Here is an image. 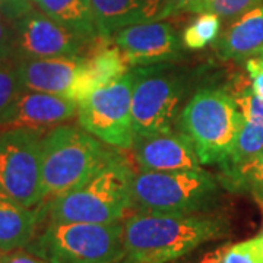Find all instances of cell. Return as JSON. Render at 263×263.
Returning a JSON list of instances; mask_svg holds the SVG:
<instances>
[{"mask_svg":"<svg viewBox=\"0 0 263 263\" xmlns=\"http://www.w3.org/2000/svg\"><path fill=\"white\" fill-rule=\"evenodd\" d=\"M122 263H171L199 246L222 238L230 226L221 216L135 212L124 221Z\"/></svg>","mask_w":263,"mask_h":263,"instance_id":"6da1fadb","label":"cell"},{"mask_svg":"<svg viewBox=\"0 0 263 263\" xmlns=\"http://www.w3.org/2000/svg\"><path fill=\"white\" fill-rule=\"evenodd\" d=\"M135 170L117 152L103 168L81 186L47 202L50 222L111 224L132 209L130 187Z\"/></svg>","mask_w":263,"mask_h":263,"instance_id":"7a4b0ae2","label":"cell"},{"mask_svg":"<svg viewBox=\"0 0 263 263\" xmlns=\"http://www.w3.org/2000/svg\"><path fill=\"white\" fill-rule=\"evenodd\" d=\"M116 151L81 126L60 124L43 138L41 190L48 200L91 179Z\"/></svg>","mask_w":263,"mask_h":263,"instance_id":"3957f363","label":"cell"},{"mask_svg":"<svg viewBox=\"0 0 263 263\" xmlns=\"http://www.w3.org/2000/svg\"><path fill=\"white\" fill-rule=\"evenodd\" d=\"M219 184L209 171H139L132 180V209L149 214H202L215 205Z\"/></svg>","mask_w":263,"mask_h":263,"instance_id":"277c9868","label":"cell"},{"mask_svg":"<svg viewBox=\"0 0 263 263\" xmlns=\"http://www.w3.org/2000/svg\"><path fill=\"white\" fill-rule=\"evenodd\" d=\"M243 117L234 97L222 89H200L184 105L179 126L202 164H222L234 149Z\"/></svg>","mask_w":263,"mask_h":263,"instance_id":"5b68a950","label":"cell"},{"mask_svg":"<svg viewBox=\"0 0 263 263\" xmlns=\"http://www.w3.org/2000/svg\"><path fill=\"white\" fill-rule=\"evenodd\" d=\"M25 249L50 263H122L124 224L48 221Z\"/></svg>","mask_w":263,"mask_h":263,"instance_id":"8992f818","label":"cell"},{"mask_svg":"<svg viewBox=\"0 0 263 263\" xmlns=\"http://www.w3.org/2000/svg\"><path fill=\"white\" fill-rule=\"evenodd\" d=\"M132 119L135 141L174 130L177 108L186 94V76L168 63L132 69Z\"/></svg>","mask_w":263,"mask_h":263,"instance_id":"52a82bcc","label":"cell"},{"mask_svg":"<svg viewBox=\"0 0 263 263\" xmlns=\"http://www.w3.org/2000/svg\"><path fill=\"white\" fill-rule=\"evenodd\" d=\"M135 75H126L110 84L95 88L78 101V123L100 141L117 149L135 145L132 119V92Z\"/></svg>","mask_w":263,"mask_h":263,"instance_id":"ba28073f","label":"cell"},{"mask_svg":"<svg viewBox=\"0 0 263 263\" xmlns=\"http://www.w3.org/2000/svg\"><path fill=\"white\" fill-rule=\"evenodd\" d=\"M44 135L32 129L0 130V193L24 206L44 202L41 190Z\"/></svg>","mask_w":263,"mask_h":263,"instance_id":"9c48e42d","label":"cell"},{"mask_svg":"<svg viewBox=\"0 0 263 263\" xmlns=\"http://www.w3.org/2000/svg\"><path fill=\"white\" fill-rule=\"evenodd\" d=\"M24 89L82 100L95 89L88 59L84 54L44 57L18 62Z\"/></svg>","mask_w":263,"mask_h":263,"instance_id":"30bf717a","label":"cell"},{"mask_svg":"<svg viewBox=\"0 0 263 263\" xmlns=\"http://www.w3.org/2000/svg\"><path fill=\"white\" fill-rule=\"evenodd\" d=\"M15 60L84 54L91 41L67 29L34 8L13 22Z\"/></svg>","mask_w":263,"mask_h":263,"instance_id":"8fae6325","label":"cell"},{"mask_svg":"<svg viewBox=\"0 0 263 263\" xmlns=\"http://www.w3.org/2000/svg\"><path fill=\"white\" fill-rule=\"evenodd\" d=\"M111 38L130 67L170 63L183 56V40L167 22L149 21L129 25L116 31Z\"/></svg>","mask_w":263,"mask_h":263,"instance_id":"7c38bea8","label":"cell"},{"mask_svg":"<svg viewBox=\"0 0 263 263\" xmlns=\"http://www.w3.org/2000/svg\"><path fill=\"white\" fill-rule=\"evenodd\" d=\"M78 116V101L62 95L24 89L0 113V130L32 129L47 133Z\"/></svg>","mask_w":263,"mask_h":263,"instance_id":"4fadbf2b","label":"cell"},{"mask_svg":"<svg viewBox=\"0 0 263 263\" xmlns=\"http://www.w3.org/2000/svg\"><path fill=\"white\" fill-rule=\"evenodd\" d=\"M133 149L139 171L199 170L202 165L195 146L183 132L171 130L136 139Z\"/></svg>","mask_w":263,"mask_h":263,"instance_id":"5bb4252c","label":"cell"},{"mask_svg":"<svg viewBox=\"0 0 263 263\" xmlns=\"http://www.w3.org/2000/svg\"><path fill=\"white\" fill-rule=\"evenodd\" d=\"M47 218V202L37 206H24L0 193V250L25 249L37 237L38 228Z\"/></svg>","mask_w":263,"mask_h":263,"instance_id":"9a60e30c","label":"cell"},{"mask_svg":"<svg viewBox=\"0 0 263 263\" xmlns=\"http://www.w3.org/2000/svg\"><path fill=\"white\" fill-rule=\"evenodd\" d=\"M243 117L241 129L228 160L219 164L221 168L234 167L253 158L263 149V100L252 88H243L233 95Z\"/></svg>","mask_w":263,"mask_h":263,"instance_id":"2e32d148","label":"cell"},{"mask_svg":"<svg viewBox=\"0 0 263 263\" xmlns=\"http://www.w3.org/2000/svg\"><path fill=\"white\" fill-rule=\"evenodd\" d=\"M218 54L227 60H245L263 51V2L240 15L216 43Z\"/></svg>","mask_w":263,"mask_h":263,"instance_id":"e0dca14e","label":"cell"},{"mask_svg":"<svg viewBox=\"0 0 263 263\" xmlns=\"http://www.w3.org/2000/svg\"><path fill=\"white\" fill-rule=\"evenodd\" d=\"M100 35L111 37L129 25L157 21L164 0H91Z\"/></svg>","mask_w":263,"mask_h":263,"instance_id":"ac0fdd59","label":"cell"},{"mask_svg":"<svg viewBox=\"0 0 263 263\" xmlns=\"http://www.w3.org/2000/svg\"><path fill=\"white\" fill-rule=\"evenodd\" d=\"M32 3L86 41H92L100 35L91 0H32Z\"/></svg>","mask_w":263,"mask_h":263,"instance_id":"d6986e66","label":"cell"},{"mask_svg":"<svg viewBox=\"0 0 263 263\" xmlns=\"http://www.w3.org/2000/svg\"><path fill=\"white\" fill-rule=\"evenodd\" d=\"M219 183L227 190L249 193L263 202V149L238 165L221 168Z\"/></svg>","mask_w":263,"mask_h":263,"instance_id":"ffe728a7","label":"cell"},{"mask_svg":"<svg viewBox=\"0 0 263 263\" xmlns=\"http://www.w3.org/2000/svg\"><path fill=\"white\" fill-rule=\"evenodd\" d=\"M221 18L214 13L203 12L183 32V44L189 50H200L214 41L219 32Z\"/></svg>","mask_w":263,"mask_h":263,"instance_id":"44dd1931","label":"cell"},{"mask_svg":"<svg viewBox=\"0 0 263 263\" xmlns=\"http://www.w3.org/2000/svg\"><path fill=\"white\" fill-rule=\"evenodd\" d=\"M262 2L263 0H202L196 13L209 12L224 19L238 18Z\"/></svg>","mask_w":263,"mask_h":263,"instance_id":"7402d4cb","label":"cell"},{"mask_svg":"<svg viewBox=\"0 0 263 263\" xmlns=\"http://www.w3.org/2000/svg\"><path fill=\"white\" fill-rule=\"evenodd\" d=\"M222 263H263V234L227 246Z\"/></svg>","mask_w":263,"mask_h":263,"instance_id":"603a6c76","label":"cell"},{"mask_svg":"<svg viewBox=\"0 0 263 263\" xmlns=\"http://www.w3.org/2000/svg\"><path fill=\"white\" fill-rule=\"evenodd\" d=\"M22 91L16 62L0 63V113L13 103Z\"/></svg>","mask_w":263,"mask_h":263,"instance_id":"cb8c5ba5","label":"cell"},{"mask_svg":"<svg viewBox=\"0 0 263 263\" xmlns=\"http://www.w3.org/2000/svg\"><path fill=\"white\" fill-rule=\"evenodd\" d=\"M15 60V31L13 24L0 13V63Z\"/></svg>","mask_w":263,"mask_h":263,"instance_id":"d4e9b609","label":"cell"},{"mask_svg":"<svg viewBox=\"0 0 263 263\" xmlns=\"http://www.w3.org/2000/svg\"><path fill=\"white\" fill-rule=\"evenodd\" d=\"M32 0H0V13L13 24L34 9Z\"/></svg>","mask_w":263,"mask_h":263,"instance_id":"484cf974","label":"cell"},{"mask_svg":"<svg viewBox=\"0 0 263 263\" xmlns=\"http://www.w3.org/2000/svg\"><path fill=\"white\" fill-rule=\"evenodd\" d=\"M202 0H164L162 9L160 12V16L157 21L176 15L180 12H195L196 13L197 8Z\"/></svg>","mask_w":263,"mask_h":263,"instance_id":"4316f807","label":"cell"},{"mask_svg":"<svg viewBox=\"0 0 263 263\" xmlns=\"http://www.w3.org/2000/svg\"><path fill=\"white\" fill-rule=\"evenodd\" d=\"M246 69L250 75L252 89L263 100V57H250L246 62Z\"/></svg>","mask_w":263,"mask_h":263,"instance_id":"83f0119b","label":"cell"},{"mask_svg":"<svg viewBox=\"0 0 263 263\" xmlns=\"http://www.w3.org/2000/svg\"><path fill=\"white\" fill-rule=\"evenodd\" d=\"M2 263H50L44 257L32 253L29 250H13V252H3Z\"/></svg>","mask_w":263,"mask_h":263,"instance_id":"f1b7e54d","label":"cell"},{"mask_svg":"<svg viewBox=\"0 0 263 263\" xmlns=\"http://www.w3.org/2000/svg\"><path fill=\"white\" fill-rule=\"evenodd\" d=\"M226 247H218L214 252H209L199 260V263H222Z\"/></svg>","mask_w":263,"mask_h":263,"instance_id":"f546056e","label":"cell"},{"mask_svg":"<svg viewBox=\"0 0 263 263\" xmlns=\"http://www.w3.org/2000/svg\"><path fill=\"white\" fill-rule=\"evenodd\" d=\"M2 257H3V252L0 250V263H2Z\"/></svg>","mask_w":263,"mask_h":263,"instance_id":"4dcf8cb0","label":"cell"},{"mask_svg":"<svg viewBox=\"0 0 263 263\" xmlns=\"http://www.w3.org/2000/svg\"><path fill=\"white\" fill-rule=\"evenodd\" d=\"M262 57H263V51H262Z\"/></svg>","mask_w":263,"mask_h":263,"instance_id":"1f68e13d","label":"cell"}]
</instances>
